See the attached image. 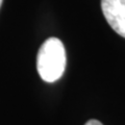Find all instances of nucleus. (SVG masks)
<instances>
[{"label": "nucleus", "instance_id": "nucleus-1", "mask_svg": "<svg viewBox=\"0 0 125 125\" xmlns=\"http://www.w3.org/2000/svg\"><path fill=\"white\" fill-rule=\"evenodd\" d=\"M66 50L56 38H49L42 44L37 56L39 75L46 83H54L62 76L66 69Z\"/></svg>", "mask_w": 125, "mask_h": 125}, {"label": "nucleus", "instance_id": "nucleus-2", "mask_svg": "<svg viewBox=\"0 0 125 125\" xmlns=\"http://www.w3.org/2000/svg\"><path fill=\"white\" fill-rule=\"evenodd\" d=\"M101 9L112 28L125 38V0H101Z\"/></svg>", "mask_w": 125, "mask_h": 125}, {"label": "nucleus", "instance_id": "nucleus-3", "mask_svg": "<svg viewBox=\"0 0 125 125\" xmlns=\"http://www.w3.org/2000/svg\"><path fill=\"white\" fill-rule=\"evenodd\" d=\"M84 125H103V124L99 122L98 120H89Z\"/></svg>", "mask_w": 125, "mask_h": 125}, {"label": "nucleus", "instance_id": "nucleus-4", "mask_svg": "<svg viewBox=\"0 0 125 125\" xmlns=\"http://www.w3.org/2000/svg\"><path fill=\"white\" fill-rule=\"evenodd\" d=\"M1 4H2V0H0V6H1Z\"/></svg>", "mask_w": 125, "mask_h": 125}]
</instances>
